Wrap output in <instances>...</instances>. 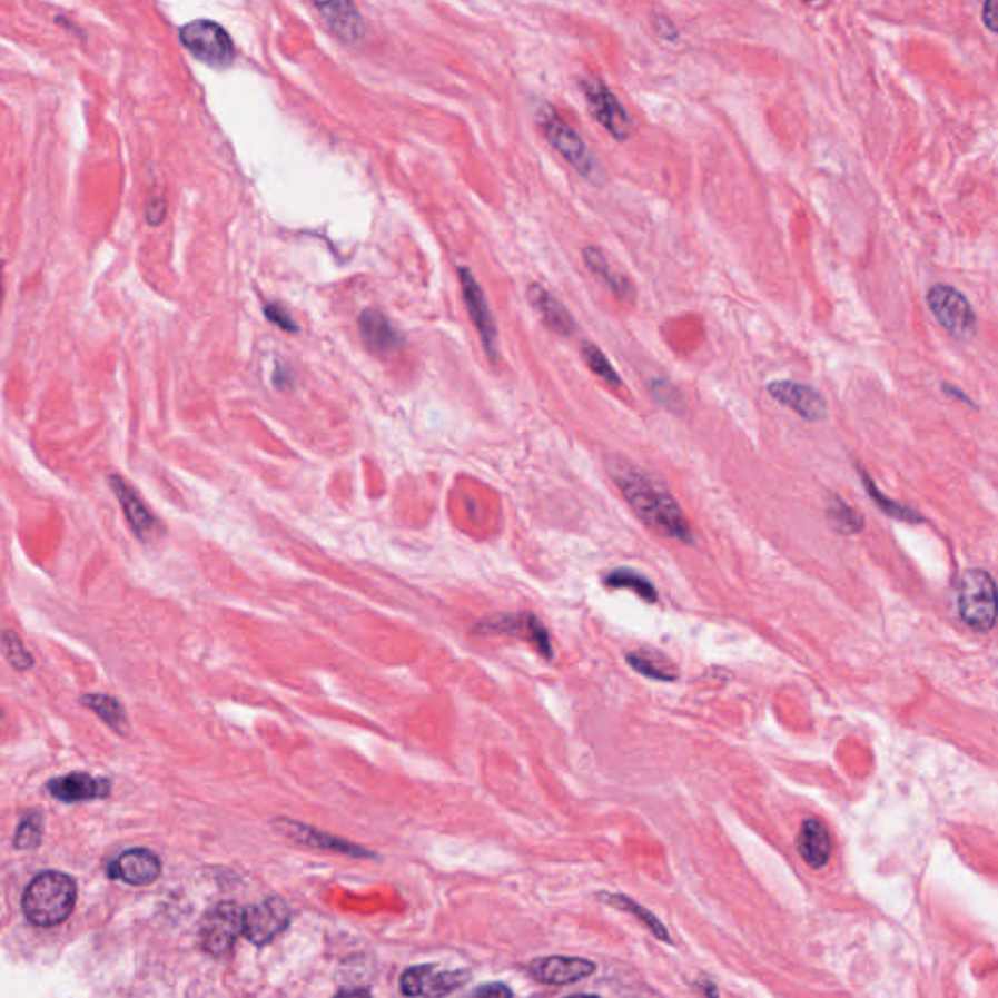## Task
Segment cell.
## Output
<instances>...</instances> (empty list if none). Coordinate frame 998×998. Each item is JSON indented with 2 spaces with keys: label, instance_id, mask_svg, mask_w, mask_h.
Listing matches in <instances>:
<instances>
[{
  "label": "cell",
  "instance_id": "ba28073f",
  "mask_svg": "<svg viewBox=\"0 0 998 998\" xmlns=\"http://www.w3.org/2000/svg\"><path fill=\"white\" fill-rule=\"evenodd\" d=\"M240 932H244L243 909L235 903H219L205 915L199 938L207 953L223 958L230 953Z\"/></svg>",
  "mask_w": 998,
  "mask_h": 998
},
{
  "label": "cell",
  "instance_id": "6da1fadb",
  "mask_svg": "<svg viewBox=\"0 0 998 998\" xmlns=\"http://www.w3.org/2000/svg\"><path fill=\"white\" fill-rule=\"evenodd\" d=\"M606 466L614 484L644 525L669 538L692 543L691 525L668 487L621 456H613Z\"/></svg>",
  "mask_w": 998,
  "mask_h": 998
},
{
  "label": "cell",
  "instance_id": "83f0119b",
  "mask_svg": "<svg viewBox=\"0 0 998 998\" xmlns=\"http://www.w3.org/2000/svg\"><path fill=\"white\" fill-rule=\"evenodd\" d=\"M582 355L583 362L587 363V367H590L599 378H603L606 385L621 386V377H619V373L614 370L611 362L606 359V355L603 354L595 344L585 342L582 346Z\"/></svg>",
  "mask_w": 998,
  "mask_h": 998
},
{
  "label": "cell",
  "instance_id": "44dd1931",
  "mask_svg": "<svg viewBox=\"0 0 998 998\" xmlns=\"http://www.w3.org/2000/svg\"><path fill=\"white\" fill-rule=\"evenodd\" d=\"M326 22L330 24L336 36L344 41H355L363 32L362 14L357 12L352 2H328L318 4Z\"/></svg>",
  "mask_w": 998,
  "mask_h": 998
},
{
  "label": "cell",
  "instance_id": "ac0fdd59",
  "mask_svg": "<svg viewBox=\"0 0 998 998\" xmlns=\"http://www.w3.org/2000/svg\"><path fill=\"white\" fill-rule=\"evenodd\" d=\"M796 847H798V852L803 858V862L819 870V868H823L829 862L833 842H831L829 829L819 819L810 818L806 819L802 827H800Z\"/></svg>",
  "mask_w": 998,
  "mask_h": 998
},
{
  "label": "cell",
  "instance_id": "e0dca14e",
  "mask_svg": "<svg viewBox=\"0 0 998 998\" xmlns=\"http://www.w3.org/2000/svg\"><path fill=\"white\" fill-rule=\"evenodd\" d=\"M595 974V964L580 958H552L536 959L531 966V975L541 982L549 985H567L580 981L583 977Z\"/></svg>",
  "mask_w": 998,
  "mask_h": 998
},
{
  "label": "cell",
  "instance_id": "603a6c76",
  "mask_svg": "<svg viewBox=\"0 0 998 998\" xmlns=\"http://www.w3.org/2000/svg\"><path fill=\"white\" fill-rule=\"evenodd\" d=\"M857 471L860 472V478H862L866 492L870 495V500H872L873 504L880 507V512L889 515L891 520L901 521V523H911V525H919V523L925 521V517H922L919 512H915L909 505L899 504V502L891 500L888 495L881 494L878 484L873 482L872 476H870L862 466H857Z\"/></svg>",
  "mask_w": 998,
  "mask_h": 998
},
{
  "label": "cell",
  "instance_id": "484cf974",
  "mask_svg": "<svg viewBox=\"0 0 998 998\" xmlns=\"http://www.w3.org/2000/svg\"><path fill=\"white\" fill-rule=\"evenodd\" d=\"M82 704L90 708L102 722L108 723L111 730L118 731V733H126L127 715L123 712V706L113 696H108V694H87L82 699Z\"/></svg>",
  "mask_w": 998,
  "mask_h": 998
},
{
  "label": "cell",
  "instance_id": "2e32d148",
  "mask_svg": "<svg viewBox=\"0 0 998 998\" xmlns=\"http://www.w3.org/2000/svg\"><path fill=\"white\" fill-rule=\"evenodd\" d=\"M108 484L118 495L119 504L123 507V513H126L135 535L139 536L141 541H149L150 536L157 535L158 521L147 510V505L142 504L141 497L135 494L134 487L129 486L126 480L119 478L118 474L108 476Z\"/></svg>",
  "mask_w": 998,
  "mask_h": 998
},
{
  "label": "cell",
  "instance_id": "d4e9b609",
  "mask_svg": "<svg viewBox=\"0 0 998 998\" xmlns=\"http://www.w3.org/2000/svg\"><path fill=\"white\" fill-rule=\"evenodd\" d=\"M630 668L636 669L640 675L655 681H675L676 671L669 668V661L661 653L650 652V650H640V652L629 653L626 658Z\"/></svg>",
  "mask_w": 998,
  "mask_h": 998
},
{
  "label": "cell",
  "instance_id": "7a4b0ae2",
  "mask_svg": "<svg viewBox=\"0 0 998 998\" xmlns=\"http://www.w3.org/2000/svg\"><path fill=\"white\" fill-rule=\"evenodd\" d=\"M77 901V883L61 872H41L22 899L26 919L36 927H57L69 919Z\"/></svg>",
  "mask_w": 998,
  "mask_h": 998
},
{
  "label": "cell",
  "instance_id": "d590c367",
  "mask_svg": "<svg viewBox=\"0 0 998 998\" xmlns=\"http://www.w3.org/2000/svg\"><path fill=\"white\" fill-rule=\"evenodd\" d=\"M336 998H370L369 992L363 989L342 990Z\"/></svg>",
  "mask_w": 998,
  "mask_h": 998
},
{
  "label": "cell",
  "instance_id": "5b68a950",
  "mask_svg": "<svg viewBox=\"0 0 998 998\" xmlns=\"http://www.w3.org/2000/svg\"><path fill=\"white\" fill-rule=\"evenodd\" d=\"M928 307L950 336L959 342H969L974 338L977 332V316L969 300L958 289H953L950 285H935L928 292Z\"/></svg>",
  "mask_w": 998,
  "mask_h": 998
},
{
  "label": "cell",
  "instance_id": "4316f807",
  "mask_svg": "<svg viewBox=\"0 0 998 998\" xmlns=\"http://www.w3.org/2000/svg\"><path fill=\"white\" fill-rule=\"evenodd\" d=\"M827 517L831 521L834 531L841 535H858L864 528V515L858 513L852 505L842 502L841 497L833 495L831 504L827 507Z\"/></svg>",
  "mask_w": 998,
  "mask_h": 998
},
{
  "label": "cell",
  "instance_id": "f546056e",
  "mask_svg": "<svg viewBox=\"0 0 998 998\" xmlns=\"http://www.w3.org/2000/svg\"><path fill=\"white\" fill-rule=\"evenodd\" d=\"M652 394L663 408L671 409V412H675V414L683 412V394L679 393V388L671 385L665 378H655V381H652Z\"/></svg>",
  "mask_w": 998,
  "mask_h": 998
},
{
  "label": "cell",
  "instance_id": "8d00e7d4",
  "mask_svg": "<svg viewBox=\"0 0 998 998\" xmlns=\"http://www.w3.org/2000/svg\"><path fill=\"white\" fill-rule=\"evenodd\" d=\"M570 998H599V997H593V995H575V997H570Z\"/></svg>",
  "mask_w": 998,
  "mask_h": 998
},
{
  "label": "cell",
  "instance_id": "4dcf8cb0",
  "mask_svg": "<svg viewBox=\"0 0 998 998\" xmlns=\"http://www.w3.org/2000/svg\"><path fill=\"white\" fill-rule=\"evenodd\" d=\"M2 648H4V653H7V658L12 663V668L28 669L30 665H33L32 655L26 652L24 644L20 642V638L12 630H7L2 634Z\"/></svg>",
  "mask_w": 998,
  "mask_h": 998
},
{
  "label": "cell",
  "instance_id": "836d02e7",
  "mask_svg": "<svg viewBox=\"0 0 998 998\" xmlns=\"http://www.w3.org/2000/svg\"><path fill=\"white\" fill-rule=\"evenodd\" d=\"M264 313L268 316L271 323H276L277 326H281L284 330L295 332L297 330V326L293 323L292 318L287 316L284 308L277 307V305H268V307L264 308Z\"/></svg>",
  "mask_w": 998,
  "mask_h": 998
},
{
  "label": "cell",
  "instance_id": "9a60e30c",
  "mask_svg": "<svg viewBox=\"0 0 998 998\" xmlns=\"http://www.w3.org/2000/svg\"><path fill=\"white\" fill-rule=\"evenodd\" d=\"M108 876L129 886H149L160 876V860L147 849H131L108 866Z\"/></svg>",
  "mask_w": 998,
  "mask_h": 998
},
{
  "label": "cell",
  "instance_id": "ffe728a7",
  "mask_svg": "<svg viewBox=\"0 0 998 998\" xmlns=\"http://www.w3.org/2000/svg\"><path fill=\"white\" fill-rule=\"evenodd\" d=\"M527 297L536 313L543 318V323L556 332L560 336H572L575 332V323L567 308L560 303L554 295L546 292L543 285L533 284L527 289Z\"/></svg>",
  "mask_w": 998,
  "mask_h": 998
},
{
  "label": "cell",
  "instance_id": "1f68e13d",
  "mask_svg": "<svg viewBox=\"0 0 998 998\" xmlns=\"http://www.w3.org/2000/svg\"><path fill=\"white\" fill-rule=\"evenodd\" d=\"M41 837V818L38 813H30L28 818L22 819V823L18 827L14 844L18 849H30L36 847Z\"/></svg>",
  "mask_w": 998,
  "mask_h": 998
},
{
  "label": "cell",
  "instance_id": "5bb4252c",
  "mask_svg": "<svg viewBox=\"0 0 998 998\" xmlns=\"http://www.w3.org/2000/svg\"><path fill=\"white\" fill-rule=\"evenodd\" d=\"M48 792L63 803L90 802L110 796L111 784L87 772H72L48 782Z\"/></svg>",
  "mask_w": 998,
  "mask_h": 998
},
{
  "label": "cell",
  "instance_id": "8fae6325",
  "mask_svg": "<svg viewBox=\"0 0 998 998\" xmlns=\"http://www.w3.org/2000/svg\"><path fill=\"white\" fill-rule=\"evenodd\" d=\"M458 279H461V289H463L464 303L468 308L474 328L478 332L482 346L486 349L490 362H495L497 357V326H495L492 308L487 305L486 295L482 292L476 277L472 276L468 268H458Z\"/></svg>",
  "mask_w": 998,
  "mask_h": 998
},
{
  "label": "cell",
  "instance_id": "e575fe53",
  "mask_svg": "<svg viewBox=\"0 0 998 998\" xmlns=\"http://www.w3.org/2000/svg\"><path fill=\"white\" fill-rule=\"evenodd\" d=\"M982 22H985V26H987L989 30L998 33V0L987 2V4L982 7Z\"/></svg>",
  "mask_w": 998,
  "mask_h": 998
},
{
  "label": "cell",
  "instance_id": "9c48e42d",
  "mask_svg": "<svg viewBox=\"0 0 998 998\" xmlns=\"http://www.w3.org/2000/svg\"><path fill=\"white\" fill-rule=\"evenodd\" d=\"M471 979V971H441L437 966L409 967L402 974L401 989L406 997L443 998L461 989Z\"/></svg>",
  "mask_w": 998,
  "mask_h": 998
},
{
  "label": "cell",
  "instance_id": "7c38bea8",
  "mask_svg": "<svg viewBox=\"0 0 998 998\" xmlns=\"http://www.w3.org/2000/svg\"><path fill=\"white\" fill-rule=\"evenodd\" d=\"M480 634H510V636L523 638L535 645L536 652L552 660V642L549 630L543 621L535 614H500L494 619H486L478 624Z\"/></svg>",
  "mask_w": 998,
  "mask_h": 998
},
{
  "label": "cell",
  "instance_id": "f1b7e54d",
  "mask_svg": "<svg viewBox=\"0 0 998 998\" xmlns=\"http://www.w3.org/2000/svg\"><path fill=\"white\" fill-rule=\"evenodd\" d=\"M605 897H606V899H611V901H613L614 907H619V909H624V911L634 912V915H636L638 919H642V922H644L645 927H648V928H650V930H652L653 935L658 936V938H660V940H665V942H669L668 930H665V927H663V925H661L660 920H658V919H655V917H653L652 912L645 911V909H642V907H640V905H638L636 901H632V899H629V897H624V896H605Z\"/></svg>",
  "mask_w": 998,
  "mask_h": 998
},
{
  "label": "cell",
  "instance_id": "8992f818",
  "mask_svg": "<svg viewBox=\"0 0 998 998\" xmlns=\"http://www.w3.org/2000/svg\"><path fill=\"white\" fill-rule=\"evenodd\" d=\"M180 40L191 56L213 67H228L235 59V46L230 36L223 26L215 24L211 20H196L184 26Z\"/></svg>",
  "mask_w": 998,
  "mask_h": 998
},
{
  "label": "cell",
  "instance_id": "cb8c5ba5",
  "mask_svg": "<svg viewBox=\"0 0 998 998\" xmlns=\"http://www.w3.org/2000/svg\"><path fill=\"white\" fill-rule=\"evenodd\" d=\"M603 580H605L606 587H611V590L634 591L638 597L644 599L648 603L658 601V591L653 587V583L645 575L636 572V570L616 567L611 574H606Z\"/></svg>",
  "mask_w": 998,
  "mask_h": 998
},
{
  "label": "cell",
  "instance_id": "277c9868",
  "mask_svg": "<svg viewBox=\"0 0 998 998\" xmlns=\"http://www.w3.org/2000/svg\"><path fill=\"white\" fill-rule=\"evenodd\" d=\"M538 123L543 127L544 135L552 147L559 150L560 155L566 158L577 172L585 178H595L597 174H601V165L595 155L591 152L587 142L583 141L582 135L577 134L574 127L567 126L566 121L560 119L551 108L538 113Z\"/></svg>",
  "mask_w": 998,
  "mask_h": 998
},
{
  "label": "cell",
  "instance_id": "d6a6232c",
  "mask_svg": "<svg viewBox=\"0 0 998 998\" xmlns=\"http://www.w3.org/2000/svg\"><path fill=\"white\" fill-rule=\"evenodd\" d=\"M464 998H513V992L504 982H487Z\"/></svg>",
  "mask_w": 998,
  "mask_h": 998
},
{
  "label": "cell",
  "instance_id": "3957f363",
  "mask_svg": "<svg viewBox=\"0 0 998 998\" xmlns=\"http://www.w3.org/2000/svg\"><path fill=\"white\" fill-rule=\"evenodd\" d=\"M961 621L975 632H990L998 622V587L992 575L979 567L966 570L958 583Z\"/></svg>",
  "mask_w": 998,
  "mask_h": 998
},
{
  "label": "cell",
  "instance_id": "52a82bcc",
  "mask_svg": "<svg viewBox=\"0 0 998 998\" xmlns=\"http://www.w3.org/2000/svg\"><path fill=\"white\" fill-rule=\"evenodd\" d=\"M585 102L590 106L591 116L597 119L599 126L616 141H626L634 134V119L613 95L603 80L585 79L582 82Z\"/></svg>",
  "mask_w": 998,
  "mask_h": 998
},
{
  "label": "cell",
  "instance_id": "d6986e66",
  "mask_svg": "<svg viewBox=\"0 0 998 998\" xmlns=\"http://www.w3.org/2000/svg\"><path fill=\"white\" fill-rule=\"evenodd\" d=\"M359 330H362L365 344L377 352V354H393L396 349L404 346V338L401 332L394 328L391 320L385 315H381L377 310H365L359 318Z\"/></svg>",
  "mask_w": 998,
  "mask_h": 998
},
{
  "label": "cell",
  "instance_id": "30bf717a",
  "mask_svg": "<svg viewBox=\"0 0 998 998\" xmlns=\"http://www.w3.org/2000/svg\"><path fill=\"white\" fill-rule=\"evenodd\" d=\"M289 922H292V911L287 903L284 899L271 897L261 903L254 905L248 911H244V936L256 946H266L285 932Z\"/></svg>",
  "mask_w": 998,
  "mask_h": 998
},
{
  "label": "cell",
  "instance_id": "4fadbf2b",
  "mask_svg": "<svg viewBox=\"0 0 998 998\" xmlns=\"http://www.w3.org/2000/svg\"><path fill=\"white\" fill-rule=\"evenodd\" d=\"M769 394L774 401L784 404L787 408L794 409L798 416L808 422H821L827 417V402L821 394L811 386L794 383V381H774L769 385Z\"/></svg>",
  "mask_w": 998,
  "mask_h": 998
},
{
  "label": "cell",
  "instance_id": "7402d4cb",
  "mask_svg": "<svg viewBox=\"0 0 998 998\" xmlns=\"http://www.w3.org/2000/svg\"><path fill=\"white\" fill-rule=\"evenodd\" d=\"M583 261L590 268L591 274L597 277L599 284L605 285L606 289L616 295V297L626 299L630 293H632L629 279L613 271L611 264L606 261L605 254L601 253L595 246L583 248Z\"/></svg>",
  "mask_w": 998,
  "mask_h": 998
}]
</instances>
